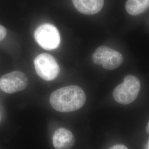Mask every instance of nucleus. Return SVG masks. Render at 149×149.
I'll use <instances>...</instances> for the list:
<instances>
[{
	"label": "nucleus",
	"instance_id": "f257e3e1",
	"mask_svg": "<svg viewBox=\"0 0 149 149\" xmlns=\"http://www.w3.org/2000/svg\"><path fill=\"white\" fill-rule=\"evenodd\" d=\"M86 96L84 90L77 86H69L54 91L50 103L55 110L68 113L78 110L84 106Z\"/></svg>",
	"mask_w": 149,
	"mask_h": 149
},
{
	"label": "nucleus",
	"instance_id": "f03ea898",
	"mask_svg": "<svg viewBox=\"0 0 149 149\" xmlns=\"http://www.w3.org/2000/svg\"><path fill=\"white\" fill-rule=\"evenodd\" d=\"M140 90V82L133 75L125 77L124 82L117 86L113 91V97L121 104H129L134 101Z\"/></svg>",
	"mask_w": 149,
	"mask_h": 149
},
{
	"label": "nucleus",
	"instance_id": "7ed1b4c3",
	"mask_svg": "<svg viewBox=\"0 0 149 149\" xmlns=\"http://www.w3.org/2000/svg\"><path fill=\"white\" fill-rule=\"evenodd\" d=\"M34 38L42 48L50 50L55 49L60 44V36L58 29L51 24H43L34 32Z\"/></svg>",
	"mask_w": 149,
	"mask_h": 149
},
{
	"label": "nucleus",
	"instance_id": "20e7f679",
	"mask_svg": "<svg viewBox=\"0 0 149 149\" xmlns=\"http://www.w3.org/2000/svg\"><path fill=\"white\" fill-rule=\"evenodd\" d=\"M95 64L102 65L104 69L113 70L118 68L123 61V55L116 50L106 46L100 47L92 55Z\"/></svg>",
	"mask_w": 149,
	"mask_h": 149
},
{
	"label": "nucleus",
	"instance_id": "39448f33",
	"mask_svg": "<svg viewBox=\"0 0 149 149\" xmlns=\"http://www.w3.org/2000/svg\"><path fill=\"white\" fill-rule=\"evenodd\" d=\"M34 66L38 76L45 81H52L60 71L59 65L53 56L48 54H39L34 60Z\"/></svg>",
	"mask_w": 149,
	"mask_h": 149
},
{
	"label": "nucleus",
	"instance_id": "423d86ee",
	"mask_svg": "<svg viewBox=\"0 0 149 149\" xmlns=\"http://www.w3.org/2000/svg\"><path fill=\"white\" fill-rule=\"evenodd\" d=\"M28 84L26 75L19 71L4 74L0 78V89L7 93H14L24 90Z\"/></svg>",
	"mask_w": 149,
	"mask_h": 149
},
{
	"label": "nucleus",
	"instance_id": "0eeeda50",
	"mask_svg": "<svg viewBox=\"0 0 149 149\" xmlns=\"http://www.w3.org/2000/svg\"><path fill=\"white\" fill-rule=\"evenodd\" d=\"M74 142V135L66 128H59L54 133L53 143L55 149H71Z\"/></svg>",
	"mask_w": 149,
	"mask_h": 149
},
{
	"label": "nucleus",
	"instance_id": "6e6552de",
	"mask_svg": "<svg viewBox=\"0 0 149 149\" xmlns=\"http://www.w3.org/2000/svg\"><path fill=\"white\" fill-rule=\"evenodd\" d=\"M75 8L80 13L92 15L101 11L104 0H72Z\"/></svg>",
	"mask_w": 149,
	"mask_h": 149
},
{
	"label": "nucleus",
	"instance_id": "1a4fd4ad",
	"mask_svg": "<svg viewBox=\"0 0 149 149\" xmlns=\"http://www.w3.org/2000/svg\"><path fill=\"white\" fill-rule=\"evenodd\" d=\"M149 8V0H127L125 9L132 16L143 13Z\"/></svg>",
	"mask_w": 149,
	"mask_h": 149
},
{
	"label": "nucleus",
	"instance_id": "9d476101",
	"mask_svg": "<svg viewBox=\"0 0 149 149\" xmlns=\"http://www.w3.org/2000/svg\"><path fill=\"white\" fill-rule=\"evenodd\" d=\"M7 34V31L5 27L0 24V42L2 41L6 37Z\"/></svg>",
	"mask_w": 149,
	"mask_h": 149
},
{
	"label": "nucleus",
	"instance_id": "9b49d317",
	"mask_svg": "<svg viewBox=\"0 0 149 149\" xmlns=\"http://www.w3.org/2000/svg\"><path fill=\"white\" fill-rule=\"evenodd\" d=\"M110 149H128L125 146L123 145H116L113 146Z\"/></svg>",
	"mask_w": 149,
	"mask_h": 149
},
{
	"label": "nucleus",
	"instance_id": "f8f14e48",
	"mask_svg": "<svg viewBox=\"0 0 149 149\" xmlns=\"http://www.w3.org/2000/svg\"><path fill=\"white\" fill-rule=\"evenodd\" d=\"M146 131L147 132V133L149 134V122L146 126Z\"/></svg>",
	"mask_w": 149,
	"mask_h": 149
},
{
	"label": "nucleus",
	"instance_id": "ddd939ff",
	"mask_svg": "<svg viewBox=\"0 0 149 149\" xmlns=\"http://www.w3.org/2000/svg\"><path fill=\"white\" fill-rule=\"evenodd\" d=\"M148 149H149V146H148Z\"/></svg>",
	"mask_w": 149,
	"mask_h": 149
}]
</instances>
